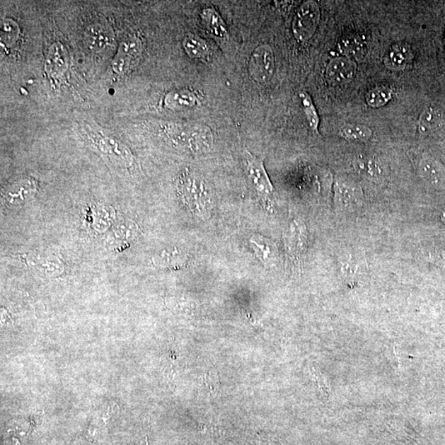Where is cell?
I'll list each match as a JSON object with an SVG mask.
<instances>
[{
    "label": "cell",
    "mask_w": 445,
    "mask_h": 445,
    "mask_svg": "<svg viewBox=\"0 0 445 445\" xmlns=\"http://www.w3.org/2000/svg\"><path fill=\"white\" fill-rule=\"evenodd\" d=\"M422 178L434 187L445 183V170L442 165L432 158H424L419 165Z\"/></svg>",
    "instance_id": "obj_18"
},
{
    "label": "cell",
    "mask_w": 445,
    "mask_h": 445,
    "mask_svg": "<svg viewBox=\"0 0 445 445\" xmlns=\"http://www.w3.org/2000/svg\"><path fill=\"white\" fill-rule=\"evenodd\" d=\"M116 216L115 209L107 204H89L83 213L84 226L95 234H103L113 226Z\"/></svg>",
    "instance_id": "obj_9"
},
{
    "label": "cell",
    "mask_w": 445,
    "mask_h": 445,
    "mask_svg": "<svg viewBox=\"0 0 445 445\" xmlns=\"http://www.w3.org/2000/svg\"><path fill=\"white\" fill-rule=\"evenodd\" d=\"M304 229L294 223L287 230L286 235L287 248L293 253H296L303 246Z\"/></svg>",
    "instance_id": "obj_28"
},
{
    "label": "cell",
    "mask_w": 445,
    "mask_h": 445,
    "mask_svg": "<svg viewBox=\"0 0 445 445\" xmlns=\"http://www.w3.org/2000/svg\"><path fill=\"white\" fill-rule=\"evenodd\" d=\"M38 192V183L32 178H25L9 184L2 192L5 204L11 207H22L32 201Z\"/></svg>",
    "instance_id": "obj_10"
},
{
    "label": "cell",
    "mask_w": 445,
    "mask_h": 445,
    "mask_svg": "<svg viewBox=\"0 0 445 445\" xmlns=\"http://www.w3.org/2000/svg\"><path fill=\"white\" fill-rule=\"evenodd\" d=\"M249 243L255 255L265 267H271L277 264L278 250L276 243L261 234H254L249 239Z\"/></svg>",
    "instance_id": "obj_14"
},
{
    "label": "cell",
    "mask_w": 445,
    "mask_h": 445,
    "mask_svg": "<svg viewBox=\"0 0 445 445\" xmlns=\"http://www.w3.org/2000/svg\"><path fill=\"white\" fill-rule=\"evenodd\" d=\"M320 20V8L316 2H304L294 16L292 30L299 42H306L316 32Z\"/></svg>",
    "instance_id": "obj_5"
},
{
    "label": "cell",
    "mask_w": 445,
    "mask_h": 445,
    "mask_svg": "<svg viewBox=\"0 0 445 445\" xmlns=\"http://www.w3.org/2000/svg\"><path fill=\"white\" fill-rule=\"evenodd\" d=\"M87 40L88 46L93 49L103 48L108 42L107 33L98 27L88 29Z\"/></svg>",
    "instance_id": "obj_29"
},
{
    "label": "cell",
    "mask_w": 445,
    "mask_h": 445,
    "mask_svg": "<svg viewBox=\"0 0 445 445\" xmlns=\"http://www.w3.org/2000/svg\"><path fill=\"white\" fill-rule=\"evenodd\" d=\"M299 97L302 100L304 111L308 120L310 128H311L313 132H318L319 117L311 97L309 96L308 93L304 91L299 93Z\"/></svg>",
    "instance_id": "obj_27"
},
{
    "label": "cell",
    "mask_w": 445,
    "mask_h": 445,
    "mask_svg": "<svg viewBox=\"0 0 445 445\" xmlns=\"http://www.w3.org/2000/svg\"><path fill=\"white\" fill-rule=\"evenodd\" d=\"M393 98L391 88L386 86L375 87L367 93L366 103L369 107L378 108L386 105Z\"/></svg>",
    "instance_id": "obj_26"
},
{
    "label": "cell",
    "mask_w": 445,
    "mask_h": 445,
    "mask_svg": "<svg viewBox=\"0 0 445 445\" xmlns=\"http://www.w3.org/2000/svg\"><path fill=\"white\" fill-rule=\"evenodd\" d=\"M165 133L174 146L193 153L207 151L214 141L211 129L201 124H168Z\"/></svg>",
    "instance_id": "obj_3"
},
{
    "label": "cell",
    "mask_w": 445,
    "mask_h": 445,
    "mask_svg": "<svg viewBox=\"0 0 445 445\" xmlns=\"http://www.w3.org/2000/svg\"><path fill=\"white\" fill-rule=\"evenodd\" d=\"M143 52V42L141 37L131 36L127 37L120 44L116 56H115L112 68L117 75L126 74L141 57Z\"/></svg>",
    "instance_id": "obj_8"
},
{
    "label": "cell",
    "mask_w": 445,
    "mask_h": 445,
    "mask_svg": "<svg viewBox=\"0 0 445 445\" xmlns=\"http://www.w3.org/2000/svg\"><path fill=\"white\" fill-rule=\"evenodd\" d=\"M187 259V254L183 249L170 248L163 250L154 256L152 263L156 267L173 268L183 266Z\"/></svg>",
    "instance_id": "obj_19"
},
{
    "label": "cell",
    "mask_w": 445,
    "mask_h": 445,
    "mask_svg": "<svg viewBox=\"0 0 445 445\" xmlns=\"http://www.w3.org/2000/svg\"><path fill=\"white\" fill-rule=\"evenodd\" d=\"M198 98L194 92L187 89H178L169 92L163 100V107L173 112L186 111L197 106Z\"/></svg>",
    "instance_id": "obj_15"
},
{
    "label": "cell",
    "mask_w": 445,
    "mask_h": 445,
    "mask_svg": "<svg viewBox=\"0 0 445 445\" xmlns=\"http://www.w3.org/2000/svg\"><path fill=\"white\" fill-rule=\"evenodd\" d=\"M69 69V54L61 42H54L49 48L45 69L50 80L59 84L63 81Z\"/></svg>",
    "instance_id": "obj_11"
},
{
    "label": "cell",
    "mask_w": 445,
    "mask_h": 445,
    "mask_svg": "<svg viewBox=\"0 0 445 445\" xmlns=\"http://www.w3.org/2000/svg\"><path fill=\"white\" fill-rule=\"evenodd\" d=\"M18 30V25L13 20H5L1 28L2 43L4 42L5 46H11L17 40Z\"/></svg>",
    "instance_id": "obj_30"
},
{
    "label": "cell",
    "mask_w": 445,
    "mask_h": 445,
    "mask_svg": "<svg viewBox=\"0 0 445 445\" xmlns=\"http://www.w3.org/2000/svg\"><path fill=\"white\" fill-rule=\"evenodd\" d=\"M274 57L268 44H263L254 50L249 59L248 71L258 83L267 84L274 73Z\"/></svg>",
    "instance_id": "obj_6"
},
{
    "label": "cell",
    "mask_w": 445,
    "mask_h": 445,
    "mask_svg": "<svg viewBox=\"0 0 445 445\" xmlns=\"http://www.w3.org/2000/svg\"><path fill=\"white\" fill-rule=\"evenodd\" d=\"M362 193L356 184L338 180L335 187V202L342 211L351 212L362 204Z\"/></svg>",
    "instance_id": "obj_13"
},
{
    "label": "cell",
    "mask_w": 445,
    "mask_h": 445,
    "mask_svg": "<svg viewBox=\"0 0 445 445\" xmlns=\"http://www.w3.org/2000/svg\"><path fill=\"white\" fill-rule=\"evenodd\" d=\"M357 63L347 57H337L329 62L326 71L328 81L333 85H343L353 80L357 74Z\"/></svg>",
    "instance_id": "obj_12"
},
{
    "label": "cell",
    "mask_w": 445,
    "mask_h": 445,
    "mask_svg": "<svg viewBox=\"0 0 445 445\" xmlns=\"http://www.w3.org/2000/svg\"><path fill=\"white\" fill-rule=\"evenodd\" d=\"M354 164L357 172L369 179L376 180L383 176V165L376 157L362 155L356 160Z\"/></svg>",
    "instance_id": "obj_20"
},
{
    "label": "cell",
    "mask_w": 445,
    "mask_h": 445,
    "mask_svg": "<svg viewBox=\"0 0 445 445\" xmlns=\"http://www.w3.org/2000/svg\"><path fill=\"white\" fill-rule=\"evenodd\" d=\"M183 46L185 52L190 57L202 59V61H209V48L202 38L196 36V35L188 34L183 40Z\"/></svg>",
    "instance_id": "obj_22"
},
{
    "label": "cell",
    "mask_w": 445,
    "mask_h": 445,
    "mask_svg": "<svg viewBox=\"0 0 445 445\" xmlns=\"http://www.w3.org/2000/svg\"><path fill=\"white\" fill-rule=\"evenodd\" d=\"M81 132L89 146L101 155L111 166L122 172H128L134 167V157L126 144L87 122L81 124Z\"/></svg>",
    "instance_id": "obj_1"
},
{
    "label": "cell",
    "mask_w": 445,
    "mask_h": 445,
    "mask_svg": "<svg viewBox=\"0 0 445 445\" xmlns=\"http://www.w3.org/2000/svg\"><path fill=\"white\" fill-rule=\"evenodd\" d=\"M243 165L249 187L253 190L255 196L264 207H273L276 203L274 190L262 160L245 149Z\"/></svg>",
    "instance_id": "obj_4"
},
{
    "label": "cell",
    "mask_w": 445,
    "mask_h": 445,
    "mask_svg": "<svg viewBox=\"0 0 445 445\" xmlns=\"http://www.w3.org/2000/svg\"><path fill=\"white\" fill-rule=\"evenodd\" d=\"M341 268L343 276L347 279L357 278L366 270L362 257L357 254H349L343 258Z\"/></svg>",
    "instance_id": "obj_23"
},
{
    "label": "cell",
    "mask_w": 445,
    "mask_h": 445,
    "mask_svg": "<svg viewBox=\"0 0 445 445\" xmlns=\"http://www.w3.org/2000/svg\"><path fill=\"white\" fill-rule=\"evenodd\" d=\"M444 122L443 114L437 109L429 108L420 118L419 129L421 132H431L441 128Z\"/></svg>",
    "instance_id": "obj_25"
},
{
    "label": "cell",
    "mask_w": 445,
    "mask_h": 445,
    "mask_svg": "<svg viewBox=\"0 0 445 445\" xmlns=\"http://www.w3.org/2000/svg\"><path fill=\"white\" fill-rule=\"evenodd\" d=\"M18 258L28 267L44 276L56 277L64 271L62 260L51 252L31 251L19 254Z\"/></svg>",
    "instance_id": "obj_7"
},
{
    "label": "cell",
    "mask_w": 445,
    "mask_h": 445,
    "mask_svg": "<svg viewBox=\"0 0 445 445\" xmlns=\"http://www.w3.org/2000/svg\"><path fill=\"white\" fill-rule=\"evenodd\" d=\"M342 47L348 56L359 58L362 57L363 54V45L357 38L345 40L342 44Z\"/></svg>",
    "instance_id": "obj_31"
},
{
    "label": "cell",
    "mask_w": 445,
    "mask_h": 445,
    "mask_svg": "<svg viewBox=\"0 0 445 445\" xmlns=\"http://www.w3.org/2000/svg\"><path fill=\"white\" fill-rule=\"evenodd\" d=\"M139 234V227L137 223L131 219L120 221L115 225L111 233L108 237L107 242L111 246H121L134 241Z\"/></svg>",
    "instance_id": "obj_17"
},
{
    "label": "cell",
    "mask_w": 445,
    "mask_h": 445,
    "mask_svg": "<svg viewBox=\"0 0 445 445\" xmlns=\"http://www.w3.org/2000/svg\"><path fill=\"white\" fill-rule=\"evenodd\" d=\"M202 20L209 33L218 38L228 37V29L219 14L212 8H204L202 13Z\"/></svg>",
    "instance_id": "obj_21"
},
{
    "label": "cell",
    "mask_w": 445,
    "mask_h": 445,
    "mask_svg": "<svg viewBox=\"0 0 445 445\" xmlns=\"http://www.w3.org/2000/svg\"><path fill=\"white\" fill-rule=\"evenodd\" d=\"M178 197L190 212L204 219L211 213L214 204V190L199 173L186 169L177 183Z\"/></svg>",
    "instance_id": "obj_2"
},
{
    "label": "cell",
    "mask_w": 445,
    "mask_h": 445,
    "mask_svg": "<svg viewBox=\"0 0 445 445\" xmlns=\"http://www.w3.org/2000/svg\"><path fill=\"white\" fill-rule=\"evenodd\" d=\"M413 53L411 47L404 43L395 44L385 54L384 66L393 71H401L412 63Z\"/></svg>",
    "instance_id": "obj_16"
},
{
    "label": "cell",
    "mask_w": 445,
    "mask_h": 445,
    "mask_svg": "<svg viewBox=\"0 0 445 445\" xmlns=\"http://www.w3.org/2000/svg\"><path fill=\"white\" fill-rule=\"evenodd\" d=\"M372 134L371 128L359 124H347L340 131L341 137L348 141H366Z\"/></svg>",
    "instance_id": "obj_24"
}]
</instances>
